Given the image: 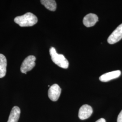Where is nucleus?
Wrapping results in <instances>:
<instances>
[{
	"mask_svg": "<svg viewBox=\"0 0 122 122\" xmlns=\"http://www.w3.org/2000/svg\"><path fill=\"white\" fill-rule=\"evenodd\" d=\"M14 21L20 27H30L35 25L38 22V18L33 13L27 12L23 15L16 17Z\"/></svg>",
	"mask_w": 122,
	"mask_h": 122,
	"instance_id": "obj_1",
	"label": "nucleus"
},
{
	"mask_svg": "<svg viewBox=\"0 0 122 122\" xmlns=\"http://www.w3.org/2000/svg\"><path fill=\"white\" fill-rule=\"evenodd\" d=\"M49 52L52 61L55 64L64 69H66L68 67V61L63 55L58 54L54 47H51L50 48Z\"/></svg>",
	"mask_w": 122,
	"mask_h": 122,
	"instance_id": "obj_2",
	"label": "nucleus"
},
{
	"mask_svg": "<svg viewBox=\"0 0 122 122\" xmlns=\"http://www.w3.org/2000/svg\"><path fill=\"white\" fill-rule=\"evenodd\" d=\"M36 57L33 55L27 57L22 62L20 67V71L23 73L26 74L27 72L32 70L35 66Z\"/></svg>",
	"mask_w": 122,
	"mask_h": 122,
	"instance_id": "obj_3",
	"label": "nucleus"
},
{
	"mask_svg": "<svg viewBox=\"0 0 122 122\" xmlns=\"http://www.w3.org/2000/svg\"><path fill=\"white\" fill-rule=\"evenodd\" d=\"M122 39V24L113 31L107 40L108 43L113 44L119 41Z\"/></svg>",
	"mask_w": 122,
	"mask_h": 122,
	"instance_id": "obj_4",
	"label": "nucleus"
},
{
	"mask_svg": "<svg viewBox=\"0 0 122 122\" xmlns=\"http://www.w3.org/2000/svg\"><path fill=\"white\" fill-rule=\"evenodd\" d=\"M61 88L57 84L52 85L50 87L48 91L49 98L52 101H56L58 100L61 95Z\"/></svg>",
	"mask_w": 122,
	"mask_h": 122,
	"instance_id": "obj_5",
	"label": "nucleus"
},
{
	"mask_svg": "<svg viewBox=\"0 0 122 122\" xmlns=\"http://www.w3.org/2000/svg\"><path fill=\"white\" fill-rule=\"evenodd\" d=\"M93 113L92 107L88 105H82L79 109L78 117L81 120H85L89 118Z\"/></svg>",
	"mask_w": 122,
	"mask_h": 122,
	"instance_id": "obj_6",
	"label": "nucleus"
},
{
	"mask_svg": "<svg viewBox=\"0 0 122 122\" xmlns=\"http://www.w3.org/2000/svg\"><path fill=\"white\" fill-rule=\"evenodd\" d=\"M121 74L120 71H114L102 75L100 77L99 79L102 82H108L112 80L117 78L120 76Z\"/></svg>",
	"mask_w": 122,
	"mask_h": 122,
	"instance_id": "obj_7",
	"label": "nucleus"
},
{
	"mask_svg": "<svg viewBox=\"0 0 122 122\" xmlns=\"http://www.w3.org/2000/svg\"><path fill=\"white\" fill-rule=\"evenodd\" d=\"M98 21V17L96 15L93 13H90L84 17L83 23L85 26L87 27H91L95 25Z\"/></svg>",
	"mask_w": 122,
	"mask_h": 122,
	"instance_id": "obj_8",
	"label": "nucleus"
},
{
	"mask_svg": "<svg viewBox=\"0 0 122 122\" xmlns=\"http://www.w3.org/2000/svg\"><path fill=\"white\" fill-rule=\"evenodd\" d=\"M20 114V109L18 106H14L11 109L7 122H18Z\"/></svg>",
	"mask_w": 122,
	"mask_h": 122,
	"instance_id": "obj_9",
	"label": "nucleus"
},
{
	"mask_svg": "<svg viewBox=\"0 0 122 122\" xmlns=\"http://www.w3.org/2000/svg\"><path fill=\"white\" fill-rule=\"evenodd\" d=\"M7 60L2 54H0V78L4 77L6 73Z\"/></svg>",
	"mask_w": 122,
	"mask_h": 122,
	"instance_id": "obj_10",
	"label": "nucleus"
},
{
	"mask_svg": "<svg viewBox=\"0 0 122 122\" xmlns=\"http://www.w3.org/2000/svg\"><path fill=\"white\" fill-rule=\"evenodd\" d=\"M41 4L48 10L54 11L57 8V3L54 0H41Z\"/></svg>",
	"mask_w": 122,
	"mask_h": 122,
	"instance_id": "obj_11",
	"label": "nucleus"
},
{
	"mask_svg": "<svg viewBox=\"0 0 122 122\" xmlns=\"http://www.w3.org/2000/svg\"><path fill=\"white\" fill-rule=\"evenodd\" d=\"M117 122H122V110L118 115Z\"/></svg>",
	"mask_w": 122,
	"mask_h": 122,
	"instance_id": "obj_12",
	"label": "nucleus"
},
{
	"mask_svg": "<svg viewBox=\"0 0 122 122\" xmlns=\"http://www.w3.org/2000/svg\"><path fill=\"white\" fill-rule=\"evenodd\" d=\"M96 122H106V121L104 118H101L100 119H99V120H98L97 121H96Z\"/></svg>",
	"mask_w": 122,
	"mask_h": 122,
	"instance_id": "obj_13",
	"label": "nucleus"
}]
</instances>
